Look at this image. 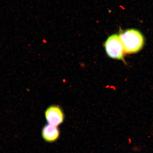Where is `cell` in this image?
<instances>
[{
	"label": "cell",
	"mask_w": 153,
	"mask_h": 153,
	"mask_svg": "<svg viewBox=\"0 0 153 153\" xmlns=\"http://www.w3.org/2000/svg\"><path fill=\"white\" fill-rule=\"evenodd\" d=\"M119 36L126 53H137L142 49L144 45V38L137 30H128L120 34Z\"/></svg>",
	"instance_id": "obj_1"
},
{
	"label": "cell",
	"mask_w": 153,
	"mask_h": 153,
	"mask_svg": "<svg viewBox=\"0 0 153 153\" xmlns=\"http://www.w3.org/2000/svg\"><path fill=\"white\" fill-rule=\"evenodd\" d=\"M105 48L107 54L111 58L124 61V51L119 36L113 34L107 39Z\"/></svg>",
	"instance_id": "obj_2"
},
{
	"label": "cell",
	"mask_w": 153,
	"mask_h": 153,
	"mask_svg": "<svg viewBox=\"0 0 153 153\" xmlns=\"http://www.w3.org/2000/svg\"><path fill=\"white\" fill-rule=\"evenodd\" d=\"M45 116L48 123L56 126L62 124L64 119L62 110L57 105L49 106L45 111Z\"/></svg>",
	"instance_id": "obj_3"
},
{
	"label": "cell",
	"mask_w": 153,
	"mask_h": 153,
	"mask_svg": "<svg viewBox=\"0 0 153 153\" xmlns=\"http://www.w3.org/2000/svg\"><path fill=\"white\" fill-rule=\"evenodd\" d=\"M42 136L44 140L48 143H53L59 138L60 132L57 126L48 124L42 129Z\"/></svg>",
	"instance_id": "obj_4"
}]
</instances>
